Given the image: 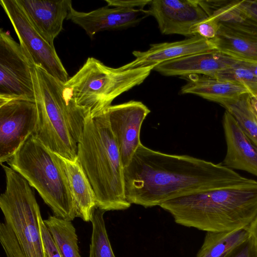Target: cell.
<instances>
[{"mask_svg": "<svg viewBox=\"0 0 257 257\" xmlns=\"http://www.w3.org/2000/svg\"><path fill=\"white\" fill-rule=\"evenodd\" d=\"M124 178L127 201L145 208L160 206L167 201L197 192L253 181L222 163L162 153L142 143L124 168Z\"/></svg>", "mask_w": 257, "mask_h": 257, "instance_id": "obj_1", "label": "cell"}, {"mask_svg": "<svg viewBox=\"0 0 257 257\" xmlns=\"http://www.w3.org/2000/svg\"><path fill=\"white\" fill-rule=\"evenodd\" d=\"M160 206L184 226L206 232L239 229L257 216V181L197 192Z\"/></svg>", "mask_w": 257, "mask_h": 257, "instance_id": "obj_2", "label": "cell"}, {"mask_svg": "<svg viewBox=\"0 0 257 257\" xmlns=\"http://www.w3.org/2000/svg\"><path fill=\"white\" fill-rule=\"evenodd\" d=\"M77 161L94 192L96 207L105 212L130 208L124 168L106 109L86 119L78 143Z\"/></svg>", "mask_w": 257, "mask_h": 257, "instance_id": "obj_3", "label": "cell"}, {"mask_svg": "<svg viewBox=\"0 0 257 257\" xmlns=\"http://www.w3.org/2000/svg\"><path fill=\"white\" fill-rule=\"evenodd\" d=\"M35 72L39 117L34 135L53 152L75 162L78 143L91 114L77 105L65 84L39 66Z\"/></svg>", "mask_w": 257, "mask_h": 257, "instance_id": "obj_4", "label": "cell"}, {"mask_svg": "<svg viewBox=\"0 0 257 257\" xmlns=\"http://www.w3.org/2000/svg\"><path fill=\"white\" fill-rule=\"evenodd\" d=\"M6 187L0 196L4 222L0 242L7 257H45L39 206L28 181L10 167L1 165Z\"/></svg>", "mask_w": 257, "mask_h": 257, "instance_id": "obj_5", "label": "cell"}, {"mask_svg": "<svg viewBox=\"0 0 257 257\" xmlns=\"http://www.w3.org/2000/svg\"><path fill=\"white\" fill-rule=\"evenodd\" d=\"M7 162L37 191L54 216L71 221L76 217L67 178L58 155L34 135Z\"/></svg>", "mask_w": 257, "mask_h": 257, "instance_id": "obj_6", "label": "cell"}, {"mask_svg": "<svg viewBox=\"0 0 257 257\" xmlns=\"http://www.w3.org/2000/svg\"><path fill=\"white\" fill-rule=\"evenodd\" d=\"M154 68L120 71L89 57L65 86L77 105L94 116L110 106L117 96L143 83Z\"/></svg>", "mask_w": 257, "mask_h": 257, "instance_id": "obj_7", "label": "cell"}, {"mask_svg": "<svg viewBox=\"0 0 257 257\" xmlns=\"http://www.w3.org/2000/svg\"><path fill=\"white\" fill-rule=\"evenodd\" d=\"M36 65L9 32L0 30V105L14 99L37 100Z\"/></svg>", "mask_w": 257, "mask_h": 257, "instance_id": "obj_8", "label": "cell"}, {"mask_svg": "<svg viewBox=\"0 0 257 257\" xmlns=\"http://www.w3.org/2000/svg\"><path fill=\"white\" fill-rule=\"evenodd\" d=\"M0 4L17 35L20 44L36 66L65 84L68 74L54 45L36 30L17 0H1Z\"/></svg>", "mask_w": 257, "mask_h": 257, "instance_id": "obj_9", "label": "cell"}, {"mask_svg": "<svg viewBox=\"0 0 257 257\" xmlns=\"http://www.w3.org/2000/svg\"><path fill=\"white\" fill-rule=\"evenodd\" d=\"M36 101L14 99L0 105V164L7 162L34 135L38 122Z\"/></svg>", "mask_w": 257, "mask_h": 257, "instance_id": "obj_10", "label": "cell"}, {"mask_svg": "<svg viewBox=\"0 0 257 257\" xmlns=\"http://www.w3.org/2000/svg\"><path fill=\"white\" fill-rule=\"evenodd\" d=\"M106 111L124 168L130 164L142 143L141 128L151 111L143 102L131 100L111 105L106 109Z\"/></svg>", "mask_w": 257, "mask_h": 257, "instance_id": "obj_11", "label": "cell"}, {"mask_svg": "<svg viewBox=\"0 0 257 257\" xmlns=\"http://www.w3.org/2000/svg\"><path fill=\"white\" fill-rule=\"evenodd\" d=\"M147 10L156 20L161 32L193 37L191 28L209 15L199 0H151Z\"/></svg>", "mask_w": 257, "mask_h": 257, "instance_id": "obj_12", "label": "cell"}, {"mask_svg": "<svg viewBox=\"0 0 257 257\" xmlns=\"http://www.w3.org/2000/svg\"><path fill=\"white\" fill-rule=\"evenodd\" d=\"M217 50L211 40L196 35L173 42L153 44L145 51H134L135 59L121 67L120 71L156 66L162 63L201 52Z\"/></svg>", "mask_w": 257, "mask_h": 257, "instance_id": "obj_13", "label": "cell"}, {"mask_svg": "<svg viewBox=\"0 0 257 257\" xmlns=\"http://www.w3.org/2000/svg\"><path fill=\"white\" fill-rule=\"evenodd\" d=\"M147 10L122 7H104L89 12L71 8L67 20L78 25L90 38L107 30L127 28L148 16Z\"/></svg>", "mask_w": 257, "mask_h": 257, "instance_id": "obj_14", "label": "cell"}, {"mask_svg": "<svg viewBox=\"0 0 257 257\" xmlns=\"http://www.w3.org/2000/svg\"><path fill=\"white\" fill-rule=\"evenodd\" d=\"M237 63V59L218 50H213L165 62L157 65L153 70L167 76L199 75L214 77L219 72Z\"/></svg>", "mask_w": 257, "mask_h": 257, "instance_id": "obj_15", "label": "cell"}, {"mask_svg": "<svg viewBox=\"0 0 257 257\" xmlns=\"http://www.w3.org/2000/svg\"><path fill=\"white\" fill-rule=\"evenodd\" d=\"M30 22L51 45L72 8L70 0H17Z\"/></svg>", "mask_w": 257, "mask_h": 257, "instance_id": "obj_16", "label": "cell"}, {"mask_svg": "<svg viewBox=\"0 0 257 257\" xmlns=\"http://www.w3.org/2000/svg\"><path fill=\"white\" fill-rule=\"evenodd\" d=\"M222 124L227 151L222 164L230 169L244 171L257 177V148L226 110Z\"/></svg>", "mask_w": 257, "mask_h": 257, "instance_id": "obj_17", "label": "cell"}, {"mask_svg": "<svg viewBox=\"0 0 257 257\" xmlns=\"http://www.w3.org/2000/svg\"><path fill=\"white\" fill-rule=\"evenodd\" d=\"M217 50L237 60L257 61V28L243 24L220 22L211 40Z\"/></svg>", "mask_w": 257, "mask_h": 257, "instance_id": "obj_18", "label": "cell"}, {"mask_svg": "<svg viewBox=\"0 0 257 257\" xmlns=\"http://www.w3.org/2000/svg\"><path fill=\"white\" fill-rule=\"evenodd\" d=\"M186 77L188 81L182 87L181 93L195 94L223 107L245 94H250L245 87L235 81L199 75Z\"/></svg>", "mask_w": 257, "mask_h": 257, "instance_id": "obj_19", "label": "cell"}, {"mask_svg": "<svg viewBox=\"0 0 257 257\" xmlns=\"http://www.w3.org/2000/svg\"><path fill=\"white\" fill-rule=\"evenodd\" d=\"M58 156L67 178L75 206L76 217L89 222L96 207V197L93 188L77 161L73 162Z\"/></svg>", "mask_w": 257, "mask_h": 257, "instance_id": "obj_20", "label": "cell"}, {"mask_svg": "<svg viewBox=\"0 0 257 257\" xmlns=\"http://www.w3.org/2000/svg\"><path fill=\"white\" fill-rule=\"evenodd\" d=\"M250 236L248 226L229 231L206 232L196 257H226Z\"/></svg>", "mask_w": 257, "mask_h": 257, "instance_id": "obj_21", "label": "cell"}, {"mask_svg": "<svg viewBox=\"0 0 257 257\" xmlns=\"http://www.w3.org/2000/svg\"><path fill=\"white\" fill-rule=\"evenodd\" d=\"M43 221L63 257H81L76 229L71 221L54 215Z\"/></svg>", "mask_w": 257, "mask_h": 257, "instance_id": "obj_22", "label": "cell"}, {"mask_svg": "<svg viewBox=\"0 0 257 257\" xmlns=\"http://www.w3.org/2000/svg\"><path fill=\"white\" fill-rule=\"evenodd\" d=\"M235 119L251 142L257 148V120L250 104V94H245L224 106Z\"/></svg>", "mask_w": 257, "mask_h": 257, "instance_id": "obj_23", "label": "cell"}, {"mask_svg": "<svg viewBox=\"0 0 257 257\" xmlns=\"http://www.w3.org/2000/svg\"><path fill=\"white\" fill-rule=\"evenodd\" d=\"M105 212L97 207L93 212L90 220L92 230L88 257H115L106 231Z\"/></svg>", "mask_w": 257, "mask_h": 257, "instance_id": "obj_24", "label": "cell"}, {"mask_svg": "<svg viewBox=\"0 0 257 257\" xmlns=\"http://www.w3.org/2000/svg\"><path fill=\"white\" fill-rule=\"evenodd\" d=\"M238 82L249 91L250 95L257 97V76L237 63L234 66L218 73L214 77Z\"/></svg>", "mask_w": 257, "mask_h": 257, "instance_id": "obj_25", "label": "cell"}, {"mask_svg": "<svg viewBox=\"0 0 257 257\" xmlns=\"http://www.w3.org/2000/svg\"><path fill=\"white\" fill-rule=\"evenodd\" d=\"M220 22L212 16H210L195 24L191 29L193 36H199L208 40L214 38L218 31Z\"/></svg>", "mask_w": 257, "mask_h": 257, "instance_id": "obj_26", "label": "cell"}, {"mask_svg": "<svg viewBox=\"0 0 257 257\" xmlns=\"http://www.w3.org/2000/svg\"><path fill=\"white\" fill-rule=\"evenodd\" d=\"M40 226L45 257H63L42 218L40 220Z\"/></svg>", "mask_w": 257, "mask_h": 257, "instance_id": "obj_27", "label": "cell"}, {"mask_svg": "<svg viewBox=\"0 0 257 257\" xmlns=\"http://www.w3.org/2000/svg\"><path fill=\"white\" fill-rule=\"evenodd\" d=\"M239 6L247 25L257 28V0L239 1Z\"/></svg>", "mask_w": 257, "mask_h": 257, "instance_id": "obj_28", "label": "cell"}, {"mask_svg": "<svg viewBox=\"0 0 257 257\" xmlns=\"http://www.w3.org/2000/svg\"><path fill=\"white\" fill-rule=\"evenodd\" d=\"M226 257H257V249L252 237L236 247Z\"/></svg>", "mask_w": 257, "mask_h": 257, "instance_id": "obj_29", "label": "cell"}, {"mask_svg": "<svg viewBox=\"0 0 257 257\" xmlns=\"http://www.w3.org/2000/svg\"><path fill=\"white\" fill-rule=\"evenodd\" d=\"M151 0H105L108 7L142 9L148 6Z\"/></svg>", "mask_w": 257, "mask_h": 257, "instance_id": "obj_30", "label": "cell"}, {"mask_svg": "<svg viewBox=\"0 0 257 257\" xmlns=\"http://www.w3.org/2000/svg\"><path fill=\"white\" fill-rule=\"evenodd\" d=\"M238 64L249 70L257 76V61L247 60H237Z\"/></svg>", "mask_w": 257, "mask_h": 257, "instance_id": "obj_31", "label": "cell"}, {"mask_svg": "<svg viewBox=\"0 0 257 257\" xmlns=\"http://www.w3.org/2000/svg\"><path fill=\"white\" fill-rule=\"evenodd\" d=\"M248 229L257 249V216L248 226Z\"/></svg>", "mask_w": 257, "mask_h": 257, "instance_id": "obj_32", "label": "cell"}, {"mask_svg": "<svg viewBox=\"0 0 257 257\" xmlns=\"http://www.w3.org/2000/svg\"><path fill=\"white\" fill-rule=\"evenodd\" d=\"M251 106L257 120V97L250 95Z\"/></svg>", "mask_w": 257, "mask_h": 257, "instance_id": "obj_33", "label": "cell"}]
</instances>
